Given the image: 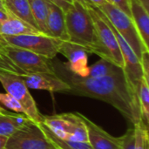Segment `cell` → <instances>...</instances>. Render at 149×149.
I'll return each mask as SVG.
<instances>
[{
    "label": "cell",
    "instance_id": "obj_27",
    "mask_svg": "<svg viewBox=\"0 0 149 149\" xmlns=\"http://www.w3.org/2000/svg\"><path fill=\"white\" fill-rule=\"evenodd\" d=\"M56 5H58L64 12H65L72 3V0H50Z\"/></svg>",
    "mask_w": 149,
    "mask_h": 149
},
{
    "label": "cell",
    "instance_id": "obj_32",
    "mask_svg": "<svg viewBox=\"0 0 149 149\" xmlns=\"http://www.w3.org/2000/svg\"><path fill=\"white\" fill-rule=\"evenodd\" d=\"M0 10H5L4 5H3V3L2 0H0Z\"/></svg>",
    "mask_w": 149,
    "mask_h": 149
},
{
    "label": "cell",
    "instance_id": "obj_22",
    "mask_svg": "<svg viewBox=\"0 0 149 149\" xmlns=\"http://www.w3.org/2000/svg\"><path fill=\"white\" fill-rule=\"evenodd\" d=\"M134 127L135 133L134 149H149L148 127L141 122Z\"/></svg>",
    "mask_w": 149,
    "mask_h": 149
},
{
    "label": "cell",
    "instance_id": "obj_1",
    "mask_svg": "<svg viewBox=\"0 0 149 149\" xmlns=\"http://www.w3.org/2000/svg\"><path fill=\"white\" fill-rule=\"evenodd\" d=\"M52 62L54 73L70 86L67 94L84 96L107 102L116 108L130 123L136 126L142 121L141 110L137 93L127 79L123 68L102 78L80 77L72 73L66 63Z\"/></svg>",
    "mask_w": 149,
    "mask_h": 149
},
{
    "label": "cell",
    "instance_id": "obj_7",
    "mask_svg": "<svg viewBox=\"0 0 149 149\" xmlns=\"http://www.w3.org/2000/svg\"><path fill=\"white\" fill-rule=\"evenodd\" d=\"M98 8L107 16L111 24L131 46L139 59H141L142 52H149L142 43L133 19L128 15L110 2H107Z\"/></svg>",
    "mask_w": 149,
    "mask_h": 149
},
{
    "label": "cell",
    "instance_id": "obj_6",
    "mask_svg": "<svg viewBox=\"0 0 149 149\" xmlns=\"http://www.w3.org/2000/svg\"><path fill=\"white\" fill-rule=\"evenodd\" d=\"M0 83L6 93L20 103L24 114L30 120L36 123L42 122L44 115L39 112L29 88L19 74L0 68Z\"/></svg>",
    "mask_w": 149,
    "mask_h": 149
},
{
    "label": "cell",
    "instance_id": "obj_17",
    "mask_svg": "<svg viewBox=\"0 0 149 149\" xmlns=\"http://www.w3.org/2000/svg\"><path fill=\"white\" fill-rule=\"evenodd\" d=\"M5 8V10L26 22L30 25L38 29V26L32 17V13L30 8L28 0H2ZM39 31V30H38Z\"/></svg>",
    "mask_w": 149,
    "mask_h": 149
},
{
    "label": "cell",
    "instance_id": "obj_31",
    "mask_svg": "<svg viewBox=\"0 0 149 149\" xmlns=\"http://www.w3.org/2000/svg\"><path fill=\"white\" fill-rule=\"evenodd\" d=\"M139 2H141L144 6H145V8H147L148 10V7H149V0H138Z\"/></svg>",
    "mask_w": 149,
    "mask_h": 149
},
{
    "label": "cell",
    "instance_id": "obj_11",
    "mask_svg": "<svg viewBox=\"0 0 149 149\" xmlns=\"http://www.w3.org/2000/svg\"><path fill=\"white\" fill-rule=\"evenodd\" d=\"M58 53L63 54L68 59L66 65L72 73L80 77H87L88 52L84 47L69 41H62Z\"/></svg>",
    "mask_w": 149,
    "mask_h": 149
},
{
    "label": "cell",
    "instance_id": "obj_21",
    "mask_svg": "<svg viewBox=\"0 0 149 149\" xmlns=\"http://www.w3.org/2000/svg\"><path fill=\"white\" fill-rule=\"evenodd\" d=\"M119 66L115 65L112 62L100 58L95 64L88 67V75L89 78H102L108 76L113 73Z\"/></svg>",
    "mask_w": 149,
    "mask_h": 149
},
{
    "label": "cell",
    "instance_id": "obj_8",
    "mask_svg": "<svg viewBox=\"0 0 149 149\" xmlns=\"http://www.w3.org/2000/svg\"><path fill=\"white\" fill-rule=\"evenodd\" d=\"M2 38L9 45L28 50L49 59H53L56 57L62 42L60 39L52 38L43 33L2 36Z\"/></svg>",
    "mask_w": 149,
    "mask_h": 149
},
{
    "label": "cell",
    "instance_id": "obj_28",
    "mask_svg": "<svg viewBox=\"0 0 149 149\" xmlns=\"http://www.w3.org/2000/svg\"><path fill=\"white\" fill-rule=\"evenodd\" d=\"M86 1L97 7H100V6L103 5L104 3H106L107 2H108L107 0H86Z\"/></svg>",
    "mask_w": 149,
    "mask_h": 149
},
{
    "label": "cell",
    "instance_id": "obj_24",
    "mask_svg": "<svg viewBox=\"0 0 149 149\" xmlns=\"http://www.w3.org/2000/svg\"><path fill=\"white\" fill-rule=\"evenodd\" d=\"M135 146V133L134 127L130 126L127 132L122 135V141L120 149H134Z\"/></svg>",
    "mask_w": 149,
    "mask_h": 149
},
{
    "label": "cell",
    "instance_id": "obj_3",
    "mask_svg": "<svg viewBox=\"0 0 149 149\" xmlns=\"http://www.w3.org/2000/svg\"><path fill=\"white\" fill-rule=\"evenodd\" d=\"M93 22L99 51L97 55L115 65L124 68V59L117 38L109 24L107 16L95 5L82 0Z\"/></svg>",
    "mask_w": 149,
    "mask_h": 149
},
{
    "label": "cell",
    "instance_id": "obj_23",
    "mask_svg": "<svg viewBox=\"0 0 149 149\" xmlns=\"http://www.w3.org/2000/svg\"><path fill=\"white\" fill-rule=\"evenodd\" d=\"M0 104H2L3 107H5L6 108H8L9 110L14 113L24 114V111L22 106L20 105V103L7 93H0Z\"/></svg>",
    "mask_w": 149,
    "mask_h": 149
},
{
    "label": "cell",
    "instance_id": "obj_14",
    "mask_svg": "<svg viewBox=\"0 0 149 149\" xmlns=\"http://www.w3.org/2000/svg\"><path fill=\"white\" fill-rule=\"evenodd\" d=\"M131 17L145 47L149 50L148 10L138 0H130Z\"/></svg>",
    "mask_w": 149,
    "mask_h": 149
},
{
    "label": "cell",
    "instance_id": "obj_19",
    "mask_svg": "<svg viewBox=\"0 0 149 149\" xmlns=\"http://www.w3.org/2000/svg\"><path fill=\"white\" fill-rule=\"evenodd\" d=\"M43 132L48 140L52 143V145L56 149H93L88 142H79V141H72L62 140L55 136L51 131H49L43 124L39 123Z\"/></svg>",
    "mask_w": 149,
    "mask_h": 149
},
{
    "label": "cell",
    "instance_id": "obj_35",
    "mask_svg": "<svg viewBox=\"0 0 149 149\" xmlns=\"http://www.w3.org/2000/svg\"><path fill=\"white\" fill-rule=\"evenodd\" d=\"M107 1H108V2H110V3H111V0H107Z\"/></svg>",
    "mask_w": 149,
    "mask_h": 149
},
{
    "label": "cell",
    "instance_id": "obj_9",
    "mask_svg": "<svg viewBox=\"0 0 149 149\" xmlns=\"http://www.w3.org/2000/svg\"><path fill=\"white\" fill-rule=\"evenodd\" d=\"M4 149H56L43 132L39 123L28 120L7 139Z\"/></svg>",
    "mask_w": 149,
    "mask_h": 149
},
{
    "label": "cell",
    "instance_id": "obj_20",
    "mask_svg": "<svg viewBox=\"0 0 149 149\" xmlns=\"http://www.w3.org/2000/svg\"><path fill=\"white\" fill-rule=\"evenodd\" d=\"M137 96L139 104L141 110L142 121L145 125L148 127L149 121V81L144 77L141 79L138 88Z\"/></svg>",
    "mask_w": 149,
    "mask_h": 149
},
{
    "label": "cell",
    "instance_id": "obj_18",
    "mask_svg": "<svg viewBox=\"0 0 149 149\" xmlns=\"http://www.w3.org/2000/svg\"><path fill=\"white\" fill-rule=\"evenodd\" d=\"M34 21L41 33L46 35V20L49 10V0H28Z\"/></svg>",
    "mask_w": 149,
    "mask_h": 149
},
{
    "label": "cell",
    "instance_id": "obj_15",
    "mask_svg": "<svg viewBox=\"0 0 149 149\" xmlns=\"http://www.w3.org/2000/svg\"><path fill=\"white\" fill-rule=\"evenodd\" d=\"M7 11V10H6ZM7 18L0 23L1 36H17L24 34L41 33L38 29L30 25L26 22L21 20L11 13L8 12Z\"/></svg>",
    "mask_w": 149,
    "mask_h": 149
},
{
    "label": "cell",
    "instance_id": "obj_34",
    "mask_svg": "<svg viewBox=\"0 0 149 149\" xmlns=\"http://www.w3.org/2000/svg\"><path fill=\"white\" fill-rule=\"evenodd\" d=\"M0 40H3V38H2V36H1V35H0Z\"/></svg>",
    "mask_w": 149,
    "mask_h": 149
},
{
    "label": "cell",
    "instance_id": "obj_4",
    "mask_svg": "<svg viewBox=\"0 0 149 149\" xmlns=\"http://www.w3.org/2000/svg\"><path fill=\"white\" fill-rule=\"evenodd\" d=\"M41 124L59 139L88 142L86 127L79 113L44 115Z\"/></svg>",
    "mask_w": 149,
    "mask_h": 149
},
{
    "label": "cell",
    "instance_id": "obj_12",
    "mask_svg": "<svg viewBox=\"0 0 149 149\" xmlns=\"http://www.w3.org/2000/svg\"><path fill=\"white\" fill-rule=\"evenodd\" d=\"M87 130L88 143L93 149H120L122 136L114 137L102 127L81 114Z\"/></svg>",
    "mask_w": 149,
    "mask_h": 149
},
{
    "label": "cell",
    "instance_id": "obj_30",
    "mask_svg": "<svg viewBox=\"0 0 149 149\" xmlns=\"http://www.w3.org/2000/svg\"><path fill=\"white\" fill-rule=\"evenodd\" d=\"M7 139L6 137L3 136H0V149H4L5 148V145L7 142Z\"/></svg>",
    "mask_w": 149,
    "mask_h": 149
},
{
    "label": "cell",
    "instance_id": "obj_10",
    "mask_svg": "<svg viewBox=\"0 0 149 149\" xmlns=\"http://www.w3.org/2000/svg\"><path fill=\"white\" fill-rule=\"evenodd\" d=\"M29 89L45 90L51 93H68L70 86L55 73L34 72L19 74Z\"/></svg>",
    "mask_w": 149,
    "mask_h": 149
},
{
    "label": "cell",
    "instance_id": "obj_25",
    "mask_svg": "<svg viewBox=\"0 0 149 149\" xmlns=\"http://www.w3.org/2000/svg\"><path fill=\"white\" fill-rule=\"evenodd\" d=\"M140 62H141L143 77L148 81H149V52H142Z\"/></svg>",
    "mask_w": 149,
    "mask_h": 149
},
{
    "label": "cell",
    "instance_id": "obj_5",
    "mask_svg": "<svg viewBox=\"0 0 149 149\" xmlns=\"http://www.w3.org/2000/svg\"><path fill=\"white\" fill-rule=\"evenodd\" d=\"M0 55L6 57L17 69L18 73H54L52 59L28 50L9 45L0 40Z\"/></svg>",
    "mask_w": 149,
    "mask_h": 149
},
{
    "label": "cell",
    "instance_id": "obj_16",
    "mask_svg": "<svg viewBox=\"0 0 149 149\" xmlns=\"http://www.w3.org/2000/svg\"><path fill=\"white\" fill-rule=\"evenodd\" d=\"M30 119L24 113H17L3 109L0 112V136L10 137Z\"/></svg>",
    "mask_w": 149,
    "mask_h": 149
},
{
    "label": "cell",
    "instance_id": "obj_26",
    "mask_svg": "<svg viewBox=\"0 0 149 149\" xmlns=\"http://www.w3.org/2000/svg\"><path fill=\"white\" fill-rule=\"evenodd\" d=\"M111 3H113L116 7L120 9L123 12H125L127 15H128L131 17L130 0H111Z\"/></svg>",
    "mask_w": 149,
    "mask_h": 149
},
{
    "label": "cell",
    "instance_id": "obj_13",
    "mask_svg": "<svg viewBox=\"0 0 149 149\" xmlns=\"http://www.w3.org/2000/svg\"><path fill=\"white\" fill-rule=\"evenodd\" d=\"M46 35L62 41H69L66 31L65 12L49 0V10L46 20Z\"/></svg>",
    "mask_w": 149,
    "mask_h": 149
},
{
    "label": "cell",
    "instance_id": "obj_33",
    "mask_svg": "<svg viewBox=\"0 0 149 149\" xmlns=\"http://www.w3.org/2000/svg\"><path fill=\"white\" fill-rule=\"evenodd\" d=\"M3 109H4V108H3V107H2L0 106V112H2V111H3Z\"/></svg>",
    "mask_w": 149,
    "mask_h": 149
},
{
    "label": "cell",
    "instance_id": "obj_2",
    "mask_svg": "<svg viewBox=\"0 0 149 149\" xmlns=\"http://www.w3.org/2000/svg\"><path fill=\"white\" fill-rule=\"evenodd\" d=\"M69 42L84 47L88 53H98L99 47L93 22L82 0H72V6L65 12Z\"/></svg>",
    "mask_w": 149,
    "mask_h": 149
},
{
    "label": "cell",
    "instance_id": "obj_29",
    "mask_svg": "<svg viewBox=\"0 0 149 149\" xmlns=\"http://www.w3.org/2000/svg\"><path fill=\"white\" fill-rule=\"evenodd\" d=\"M8 17V13L4 10H0V23L4 21Z\"/></svg>",
    "mask_w": 149,
    "mask_h": 149
}]
</instances>
